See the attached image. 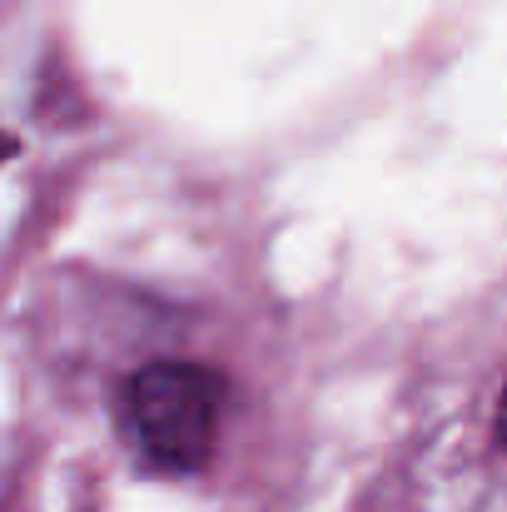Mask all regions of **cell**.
I'll use <instances>...</instances> for the list:
<instances>
[{"label":"cell","mask_w":507,"mask_h":512,"mask_svg":"<svg viewBox=\"0 0 507 512\" xmlns=\"http://www.w3.org/2000/svg\"><path fill=\"white\" fill-rule=\"evenodd\" d=\"M498 423H503V438H507V398H503V418H498Z\"/></svg>","instance_id":"7a4b0ae2"},{"label":"cell","mask_w":507,"mask_h":512,"mask_svg":"<svg viewBox=\"0 0 507 512\" xmlns=\"http://www.w3.org/2000/svg\"><path fill=\"white\" fill-rule=\"evenodd\" d=\"M125 438L155 473H194L209 463L224 418V383L199 363H150L125 388Z\"/></svg>","instance_id":"6da1fadb"}]
</instances>
